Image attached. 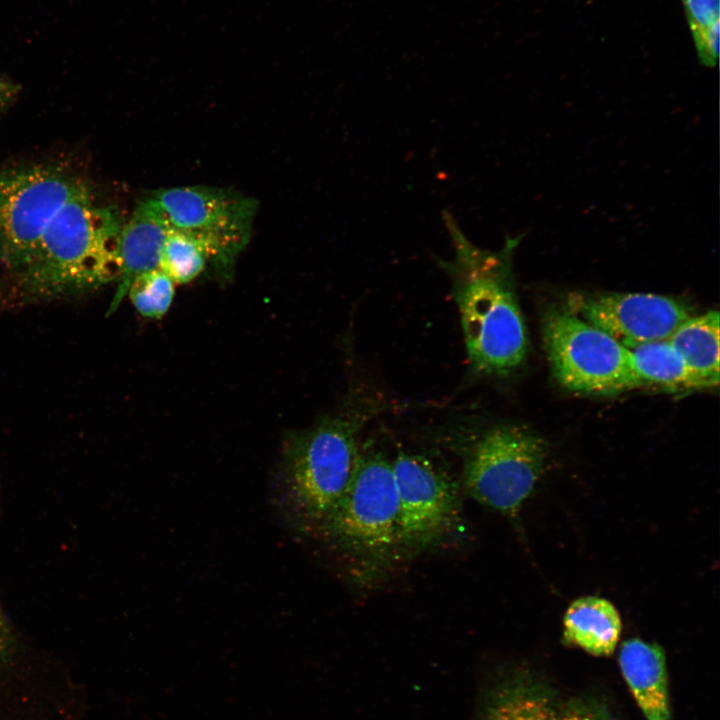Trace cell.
Wrapping results in <instances>:
<instances>
[{"instance_id": "cell-24", "label": "cell", "mask_w": 720, "mask_h": 720, "mask_svg": "<svg viewBox=\"0 0 720 720\" xmlns=\"http://www.w3.org/2000/svg\"><path fill=\"white\" fill-rule=\"evenodd\" d=\"M1 293H2V289H1V284H0V297H1Z\"/></svg>"}, {"instance_id": "cell-2", "label": "cell", "mask_w": 720, "mask_h": 720, "mask_svg": "<svg viewBox=\"0 0 720 720\" xmlns=\"http://www.w3.org/2000/svg\"><path fill=\"white\" fill-rule=\"evenodd\" d=\"M377 408L369 397L352 396L337 413L286 441L275 497L297 528L316 531L334 510L358 465L363 428Z\"/></svg>"}, {"instance_id": "cell-13", "label": "cell", "mask_w": 720, "mask_h": 720, "mask_svg": "<svg viewBox=\"0 0 720 720\" xmlns=\"http://www.w3.org/2000/svg\"><path fill=\"white\" fill-rule=\"evenodd\" d=\"M237 256L211 238L170 228L161 250L159 269L175 284H185L197 278L209 264L226 277Z\"/></svg>"}, {"instance_id": "cell-10", "label": "cell", "mask_w": 720, "mask_h": 720, "mask_svg": "<svg viewBox=\"0 0 720 720\" xmlns=\"http://www.w3.org/2000/svg\"><path fill=\"white\" fill-rule=\"evenodd\" d=\"M570 307V312L603 330L625 347L667 340L693 315L686 303L652 293L576 296Z\"/></svg>"}, {"instance_id": "cell-17", "label": "cell", "mask_w": 720, "mask_h": 720, "mask_svg": "<svg viewBox=\"0 0 720 720\" xmlns=\"http://www.w3.org/2000/svg\"><path fill=\"white\" fill-rule=\"evenodd\" d=\"M627 348L643 384H655L672 390L712 387L688 366L668 340L646 342Z\"/></svg>"}, {"instance_id": "cell-11", "label": "cell", "mask_w": 720, "mask_h": 720, "mask_svg": "<svg viewBox=\"0 0 720 720\" xmlns=\"http://www.w3.org/2000/svg\"><path fill=\"white\" fill-rule=\"evenodd\" d=\"M161 213L145 198L125 220L120 238V273L107 314L115 312L138 275L159 268L161 250L169 231Z\"/></svg>"}, {"instance_id": "cell-16", "label": "cell", "mask_w": 720, "mask_h": 720, "mask_svg": "<svg viewBox=\"0 0 720 720\" xmlns=\"http://www.w3.org/2000/svg\"><path fill=\"white\" fill-rule=\"evenodd\" d=\"M720 318L716 310L692 315L667 339L688 366L712 387L719 384Z\"/></svg>"}, {"instance_id": "cell-6", "label": "cell", "mask_w": 720, "mask_h": 720, "mask_svg": "<svg viewBox=\"0 0 720 720\" xmlns=\"http://www.w3.org/2000/svg\"><path fill=\"white\" fill-rule=\"evenodd\" d=\"M543 332L553 372L565 388L608 395L643 384L629 349L572 312L550 310Z\"/></svg>"}, {"instance_id": "cell-4", "label": "cell", "mask_w": 720, "mask_h": 720, "mask_svg": "<svg viewBox=\"0 0 720 720\" xmlns=\"http://www.w3.org/2000/svg\"><path fill=\"white\" fill-rule=\"evenodd\" d=\"M316 532L365 571H377L392 559L402 545L391 461L362 449L348 488Z\"/></svg>"}, {"instance_id": "cell-20", "label": "cell", "mask_w": 720, "mask_h": 720, "mask_svg": "<svg viewBox=\"0 0 720 720\" xmlns=\"http://www.w3.org/2000/svg\"><path fill=\"white\" fill-rule=\"evenodd\" d=\"M552 720H614L600 704L575 700L556 705Z\"/></svg>"}, {"instance_id": "cell-1", "label": "cell", "mask_w": 720, "mask_h": 720, "mask_svg": "<svg viewBox=\"0 0 720 720\" xmlns=\"http://www.w3.org/2000/svg\"><path fill=\"white\" fill-rule=\"evenodd\" d=\"M454 249L452 260L437 259L451 280L470 366L484 376L510 373L525 360L527 333L511 284V256L519 237L500 251L473 244L450 211L442 212Z\"/></svg>"}, {"instance_id": "cell-9", "label": "cell", "mask_w": 720, "mask_h": 720, "mask_svg": "<svg viewBox=\"0 0 720 720\" xmlns=\"http://www.w3.org/2000/svg\"><path fill=\"white\" fill-rule=\"evenodd\" d=\"M146 199L169 228L211 238L236 254L249 241L257 210L254 199L207 186L160 189Z\"/></svg>"}, {"instance_id": "cell-7", "label": "cell", "mask_w": 720, "mask_h": 720, "mask_svg": "<svg viewBox=\"0 0 720 720\" xmlns=\"http://www.w3.org/2000/svg\"><path fill=\"white\" fill-rule=\"evenodd\" d=\"M85 183L63 168L35 164L0 175V261L17 275L46 229Z\"/></svg>"}, {"instance_id": "cell-5", "label": "cell", "mask_w": 720, "mask_h": 720, "mask_svg": "<svg viewBox=\"0 0 720 720\" xmlns=\"http://www.w3.org/2000/svg\"><path fill=\"white\" fill-rule=\"evenodd\" d=\"M462 451L465 491L480 504L514 517L542 474L547 447L528 429L501 424L469 434Z\"/></svg>"}, {"instance_id": "cell-19", "label": "cell", "mask_w": 720, "mask_h": 720, "mask_svg": "<svg viewBox=\"0 0 720 720\" xmlns=\"http://www.w3.org/2000/svg\"><path fill=\"white\" fill-rule=\"evenodd\" d=\"M683 4L691 32L719 22V0H683Z\"/></svg>"}, {"instance_id": "cell-8", "label": "cell", "mask_w": 720, "mask_h": 720, "mask_svg": "<svg viewBox=\"0 0 720 720\" xmlns=\"http://www.w3.org/2000/svg\"><path fill=\"white\" fill-rule=\"evenodd\" d=\"M391 465L402 548L420 550L432 546L457 520L459 502L453 481L423 455L399 451Z\"/></svg>"}, {"instance_id": "cell-14", "label": "cell", "mask_w": 720, "mask_h": 720, "mask_svg": "<svg viewBox=\"0 0 720 720\" xmlns=\"http://www.w3.org/2000/svg\"><path fill=\"white\" fill-rule=\"evenodd\" d=\"M556 704L550 692L528 672L505 673L491 687L481 720H552Z\"/></svg>"}, {"instance_id": "cell-3", "label": "cell", "mask_w": 720, "mask_h": 720, "mask_svg": "<svg viewBox=\"0 0 720 720\" xmlns=\"http://www.w3.org/2000/svg\"><path fill=\"white\" fill-rule=\"evenodd\" d=\"M124 222L117 208L98 203L85 184L52 220L18 274L23 289L33 297L52 299L117 281Z\"/></svg>"}, {"instance_id": "cell-12", "label": "cell", "mask_w": 720, "mask_h": 720, "mask_svg": "<svg viewBox=\"0 0 720 720\" xmlns=\"http://www.w3.org/2000/svg\"><path fill=\"white\" fill-rule=\"evenodd\" d=\"M619 666L646 720H671L664 650L656 643L629 639L619 651Z\"/></svg>"}, {"instance_id": "cell-18", "label": "cell", "mask_w": 720, "mask_h": 720, "mask_svg": "<svg viewBox=\"0 0 720 720\" xmlns=\"http://www.w3.org/2000/svg\"><path fill=\"white\" fill-rule=\"evenodd\" d=\"M127 294L139 314L146 318L160 319L173 302L175 283L157 268L135 277Z\"/></svg>"}, {"instance_id": "cell-23", "label": "cell", "mask_w": 720, "mask_h": 720, "mask_svg": "<svg viewBox=\"0 0 720 720\" xmlns=\"http://www.w3.org/2000/svg\"><path fill=\"white\" fill-rule=\"evenodd\" d=\"M11 87L0 81V108L5 104L10 96Z\"/></svg>"}, {"instance_id": "cell-21", "label": "cell", "mask_w": 720, "mask_h": 720, "mask_svg": "<svg viewBox=\"0 0 720 720\" xmlns=\"http://www.w3.org/2000/svg\"><path fill=\"white\" fill-rule=\"evenodd\" d=\"M698 57L705 66H715L719 55V22L713 26L691 32Z\"/></svg>"}, {"instance_id": "cell-22", "label": "cell", "mask_w": 720, "mask_h": 720, "mask_svg": "<svg viewBox=\"0 0 720 720\" xmlns=\"http://www.w3.org/2000/svg\"><path fill=\"white\" fill-rule=\"evenodd\" d=\"M11 642V632L7 620L0 609V659L7 651Z\"/></svg>"}, {"instance_id": "cell-15", "label": "cell", "mask_w": 720, "mask_h": 720, "mask_svg": "<svg viewBox=\"0 0 720 720\" xmlns=\"http://www.w3.org/2000/svg\"><path fill=\"white\" fill-rule=\"evenodd\" d=\"M563 623L565 640L594 656L611 655L622 630L615 606L595 596L572 602L565 612Z\"/></svg>"}]
</instances>
